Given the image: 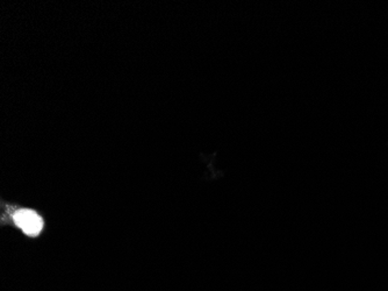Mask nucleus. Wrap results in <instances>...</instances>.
<instances>
[{
	"label": "nucleus",
	"mask_w": 388,
	"mask_h": 291,
	"mask_svg": "<svg viewBox=\"0 0 388 291\" xmlns=\"http://www.w3.org/2000/svg\"><path fill=\"white\" fill-rule=\"evenodd\" d=\"M7 213L11 224L28 238H37L46 227L43 216L36 210L29 208H11L7 205Z\"/></svg>",
	"instance_id": "f257e3e1"
}]
</instances>
